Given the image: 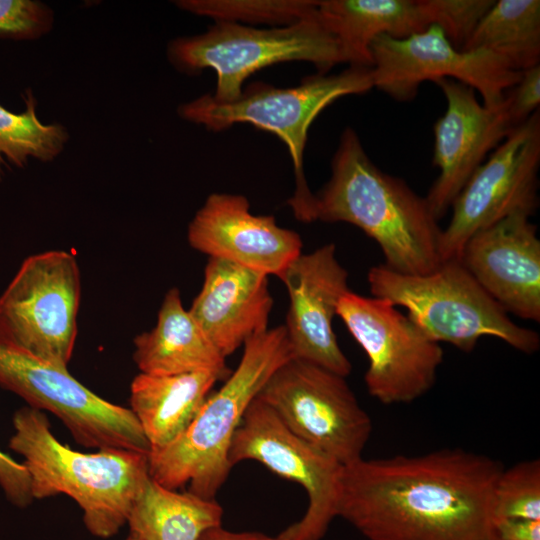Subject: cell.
<instances>
[{
	"mask_svg": "<svg viewBox=\"0 0 540 540\" xmlns=\"http://www.w3.org/2000/svg\"><path fill=\"white\" fill-rule=\"evenodd\" d=\"M503 469L461 448L361 457L342 467L337 517L368 540H498L494 491Z\"/></svg>",
	"mask_w": 540,
	"mask_h": 540,
	"instance_id": "obj_1",
	"label": "cell"
},
{
	"mask_svg": "<svg viewBox=\"0 0 540 540\" xmlns=\"http://www.w3.org/2000/svg\"><path fill=\"white\" fill-rule=\"evenodd\" d=\"M329 181L315 194L314 219L360 228L381 248L387 268L412 275L440 264L442 229L425 197L380 170L357 133L347 127L332 160Z\"/></svg>",
	"mask_w": 540,
	"mask_h": 540,
	"instance_id": "obj_2",
	"label": "cell"
},
{
	"mask_svg": "<svg viewBox=\"0 0 540 540\" xmlns=\"http://www.w3.org/2000/svg\"><path fill=\"white\" fill-rule=\"evenodd\" d=\"M12 423L9 447L23 457L33 499L67 495L81 508L93 536L116 535L149 476L148 454L126 449L74 451L54 436L46 414L29 406L18 409Z\"/></svg>",
	"mask_w": 540,
	"mask_h": 540,
	"instance_id": "obj_3",
	"label": "cell"
},
{
	"mask_svg": "<svg viewBox=\"0 0 540 540\" xmlns=\"http://www.w3.org/2000/svg\"><path fill=\"white\" fill-rule=\"evenodd\" d=\"M293 358L283 325L249 338L236 369L209 395L188 428L170 444L151 449L148 471L162 486L214 499L227 480L233 436L251 402L285 362Z\"/></svg>",
	"mask_w": 540,
	"mask_h": 540,
	"instance_id": "obj_4",
	"label": "cell"
},
{
	"mask_svg": "<svg viewBox=\"0 0 540 540\" xmlns=\"http://www.w3.org/2000/svg\"><path fill=\"white\" fill-rule=\"evenodd\" d=\"M374 297L407 309V316L432 341L471 352L484 336L501 339L514 349L532 354L540 337L518 326L479 285L460 259L441 262L423 275L402 274L378 265L367 275Z\"/></svg>",
	"mask_w": 540,
	"mask_h": 540,
	"instance_id": "obj_5",
	"label": "cell"
},
{
	"mask_svg": "<svg viewBox=\"0 0 540 540\" xmlns=\"http://www.w3.org/2000/svg\"><path fill=\"white\" fill-rule=\"evenodd\" d=\"M372 88L371 68L350 66L338 74L307 77L291 88L256 83L227 102L203 95L182 105L179 114L211 130L246 122L277 135L287 145L295 172V191L288 203L299 221L312 222L315 194L310 191L303 170L308 130L318 114L336 99Z\"/></svg>",
	"mask_w": 540,
	"mask_h": 540,
	"instance_id": "obj_6",
	"label": "cell"
},
{
	"mask_svg": "<svg viewBox=\"0 0 540 540\" xmlns=\"http://www.w3.org/2000/svg\"><path fill=\"white\" fill-rule=\"evenodd\" d=\"M168 56L187 73L204 68L215 70L217 86L213 98L221 102L237 98L252 73L275 63L307 61L317 67L319 74L345 63L337 39L317 15L270 29L216 20L203 34L172 41Z\"/></svg>",
	"mask_w": 540,
	"mask_h": 540,
	"instance_id": "obj_7",
	"label": "cell"
},
{
	"mask_svg": "<svg viewBox=\"0 0 540 540\" xmlns=\"http://www.w3.org/2000/svg\"><path fill=\"white\" fill-rule=\"evenodd\" d=\"M81 276L73 254L27 257L0 295V341L67 368L77 337Z\"/></svg>",
	"mask_w": 540,
	"mask_h": 540,
	"instance_id": "obj_8",
	"label": "cell"
},
{
	"mask_svg": "<svg viewBox=\"0 0 540 540\" xmlns=\"http://www.w3.org/2000/svg\"><path fill=\"white\" fill-rule=\"evenodd\" d=\"M258 397L291 432L341 465L362 457L372 421L345 377L293 357L271 375Z\"/></svg>",
	"mask_w": 540,
	"mask_h": 540,
	"instance_id": "obj_9",
	"label": "cell"
},
{
	"mask_svg": "<svg viewBox=\"0 0 540 540\" xmlns=\"http://www.w3.org/2000/svg\"><path fill=\"white\" fill-rule=\"evenodd\" d=\"M396 307L385 298L349 290L337 308V316L367 355L368 393L386 405L410 403L427 393L443 362L440 344Z\"/></svg>",
	"mask_w": 540,
	"mask_h": 540,
	"instance_id": "obj_10",
	"label": "cell"
},
{
	"mask_svg": "<svg viewBox=\"0 0 540 540\" xmlns=\"http://www.w3.org/2000/svg\"><path fill=\"white\" fill-rule=\"evenodd\" d=\"M0 386L28 406L55 415L87 448L148 454L150 445L130 408L111 403L76 380L67 368L0 341Z\"/></svg>",
	"mask_w": 540,
	"mask_h": 540,
	"instance_id": "obj_11",
	"label": "cell"
},
{
	"mask_svg": "<svg viewBox=\"0 0 540 540\" xmlns=\"http://www.w3.org/2000/svg\"><path fill=\"white\" fill-rule=\"evenodd\" d=\"M228 459L231 467L245 460L257 461L306 490V512L278 534L282 540H321L325 536L337 517L343 465L291 432L258 396L233 436Z\"/></svg>",
	"mask_w": 540,
	"mask_h": 540,
	"instance_id": "obj_12",
	"label": "cell"
},
{
	"mask_svg": "<svg viewBox=\"0 0 540 540\" xmlns=\"http://www.w3.org/2000/svg\"><path fill=\"white\" fill-rule=\"evenodd\" d=\"M540 109L516 126L476 169L454 200L439 243L441 262L459 259L468 239L500 219L539 205Z\"/></svg>",
	"mask_w": 540,
	"mask_h": 540,
	"instance_id": "obj_13",
	"label": "cell"
},
{
	"mask_svg": "<svg viewBox=\"0 0 540 540\" xmlns=\"http://www.w3.org/2000/svg\"><path fill=\"white\" fill-rule=\"evenodd\" d=\"M370 52L373 87L401 102L414 99L425 81L450 78L479 92L486 107H495L521 77L488 50L456 49L435 25L406 38L380 35Z\"/></svg>",
	"mask_w": 540,
	"mask_h": 540,
	"instance_id": "obj_14",
	"label": "cell"
},
{
	"mask_svg": "<svg viewBox=\"0 0 540 540\" xmlns=\"http://www.w3.org/2000/svg\"><path fill=\"white\" fill-rule=\"evenodd\" d=\"M446 98L445 113L435 122L433 165L439 175L426 195L439 220L486 157L516 127L507 100L495 107L479 102L471 87L450 78L434 82Z\"/></svg>",
	"mask_w": 540,
	"mask_h": 540,
	"instance_id": "obj_15",
	"label": "cell"
},
{
	"mask_svg": "<svg viewBox=\"0 0 540 540\" xmlns=\"http://www.w3.org/2000/svg\"><path fill=\"white\" fill-rule=\"evenodd\" d=\"M279 279L289 296L283 326L293 357L346 378L352 365L332 328L339 301L349 291L348 273L338 262L336 246L330 243L311 253H301Z\"/></svg>",
	"mask_w": 540,
	"mask_h": 540,
	"instance_id": "obj_16",
	"label": "cell"
},
{
	"mask_svg": "<svg viewBox=\"0 0 540 540\" xmlns=\"http://www.w3.org/2000/svg\"><path fill=\"white\" fill-rule=\"evenodd\" d=\"M190 246L266 276L281 277L302 253L300 235L269 215H254L242 195L211 194L188 226Z\"/></svg>",
	"mask_w": 540,
	"mask_h": 540,
	"instance_id": "obj_17",
	"label": "cell"
},
{
	"mask_svg": "<svg viewBox=\"0 0 540 540\" xmlns=\"http://www.w3.org/2000/svg\"><path fill=\"white\" fill-rule=\"evenodd\" d=\"M530 215L517 211L473 234L460 261L509 314L540 321V240Z\"/></svg>",
	"mask_w": 540,
	"mask_h": 540,
	"instance_id": "obj_18",
	"label": "cell"
},
{
	"mask_svg": "<svg viewBox=\"0 0 540 540\" xmlns=\"http://www.w3.org/2000/svg\"><path fill=\"white\" fill-rule=\"evenodd\" d=\"M272 307L268 276L209 258L201 290L188 310L226 358L249 338L268 329Z\"/></svg>",
	"mask_w": 540,
	"mask_h": 540,
	"instance_id": "obj_19",
	"label": "cell"
},
{
	"mask_svg": "<svg viewBox=\"0 0 540 540\" xmlns=\"http://www.w3.org/2000/svg\"><path fill=\"white\" fill-rule=\"evenodd\" d=\"M133 343V360L141 373L175 375L210 371L222 380L231 373L226 358L185 309L177 288L165 294L156 325L137 335Z\"/></svg>",
	"mask_w": 540,
	"mask_h": 540,
	"instance_id": "obj_20",
	"label": "cell"
},
{
	"mask_svg": "<svg viewBox=\"0 0 540 540\" xmlns=\"http://www.w3.org/2000/svg\"><path fill=\"white\" fill-rule=\"evenodd\" d=\"M316 10L350 66L372 67L370 45L380 35L406 38L429 27L420 0H323Z\"/></svg>",
	"mask_w": 540,
	"mask_h": 540,
	"instance_id": "obj_21",
	"label": "cell"
},
{
	"mask_svg": "<svg viewBox=\"0 0 540 540\" xmlns=\"http://www.w3.org/2000/svg\"><path fill=\"white\" fill-rule=\"evenodd\" d=\"M216 373L196 371L175 375L139 373L130 385V409L150 450L177 439L191 424L215 383Z\"/></svg>",
	"mask_w": 540,
	"mask_h": 540,
	"instance_id": "obj_22",
	"label": "cell"
},
{
	"mask_svg": "<svg viewBox=\"0 0 540 540\" xmlns=\"http://www.w3.org/2000/svg\"><path fill=\"white\" fill-rule=\"evenodd\" d=\"M223 508L214 499L169 489L150 475L130 508L129 534L140 540H199L202 534L222 525Z\"/></svg>",
	"mask_w": 540,
	"mask_h": 540,
	"instance_id": "obj_23",
	"label": "cell"
},
{
	"mask_svg": "<svg viewBox=\"0 0 540 540\" xmlns=\"http://www.w3.org/2000/svg\"><path fill=\"white\" fill-rule=\"evenodd\" d=\"M475 49L498 55L515 71L539 65L540 1H494L462 48Z\"/></svg>",
	"mask_w": 540,
	"mask_h": 540,
	"instance_id": "obj_24",
	"label": "cell"
},
{
	"mask_svg": "<svg viewBox=\"0 0 540 540\" xmlns=\"http://www.w3.org/2000/svg\"><path fill=\"white\" fill-rule=\"evenodd\" d=\"M24 102L25 110L21 113H13L0 105V181L7 162L21 168L29 158L52 161L69 139L63 125L44 124L39 120L37 101L30 90L25 92Z\"/></svg>",
	"mask_w": 540,
	"mask_h": 540,
	"instance_id": "obj_25",
	"label": "cell"
},
{
	"mask_svg": "<svg viewBox=\"0 0 540 540\" xmlns=\"http://www.w3.org/2000/svg\"><path fill=\"white\" fill-rule=\"evenodd\" d=\"M189 12L216 20L293 24L316 17V1L310 0H183L176 2Z\"/></svg>",
	"mask_w": 540,
	"mask_h": 540,
	"instance_id": "obj_26",
	"label": "cell"
},
{
	"mask_svg": "<svg viewBox=\"0 0 540 540\" xmlns=\"http://www.w3.org/2000/svg\"><path fill=\"white\" fill-rule=\"evenodd\" d=\"M495 519L540 520V461L503 469L494 491Z\"/></svg>",
	"mask_w": 540,
	"mask_h": 540,
	"instance_id": "obj_27",
	"label": "cell"
},
{
	"mask_svg": "<svg viewBox=\"0 0 540 540\" xmlns=\"http://www.w3.org/2000/svg\"><path fill=\"white\" fill-rule=\"evenodd\" d=\"M495 0H420L429 26L439 27L462 50Z\"/></svg>",
	"mask_w": 540,
	"mask_h": 540,
	"instance_id": "obj_28",
	"label": "cell"
},
{
	"mask_svg": "<svg viewBox=\"0 0 540 540\" xmlns=\"http://www.w3.org/2000/svg\"><path fill=\"white\" fill-rule=\"evenodd\" d=\"M52 10L33 0H0V38L33 40L53 26Z\"/></svg>",
	"mask_w": 540,
	"mask_h": 540,
	"instance_id": "obj_29",
	"label": "cell"
},
{
	"mask_svg": "<svg viewBox=\"0 0 540 540\" xmlns=\"http://www.w3.org/2000/svg\"><path fill=\"white\" fill-rule=\"evenodd\" d=\"M509 116L515 126L539 110L540 64L521 71L519 81L505 93Z\"/></svg>",
	"mask_w": 540,
	"mask_h": 540,
	"instance_id": "obj_30",
	"label": "cell"
},
{
	"mask_svg": "<svg viewBox=\"0 0 540 540\" xmlns=\"http://www.w3.org/2000/svg\"><path fill=\"white\" fill-rule=\"evenodd\" d=\"M0 487L6 498L17 507L32 501L30 476L22 463L0 451Z\"/></svg>",
	"mask_w": 540,
	"mask_h": 540,
	"instance_id": "obj_31",
	"label": "cell"
},
{
	"mask_svg": "<svg viewBox=\"0 0 540 540\" xmlns=\"http://www.w3.org/2000/svg\"><path fill=\"white\" fill-rule=\"evenodd\" d=\"M496 534L498 540H540V520L500 519Z\"/></svg>",
	"mask_w": 540,
	"mask_h": 540,
	"instance_id": "obj_32",
	"label": "cell"
},
{
	"mask_svg": "<svg viewBox=\"0 0 540 540\" xmlns=\"http://www.w3.org/2000/svg\"><path fill=\"white\" fill-rule=\"evenodd\" d=\"M199 540H282L278 535L269 536L261 532H234L222 525L205 531Z\"/></svg>",
	"mask_w": 540,
	"mask_h": 540,
	"instance_id": "obj_33",
	"label": "cell"
},
{
	"mask_svg": "<svg viewBox=\"0 0 540 540\" xmlns=\"http://www.w3.org/2000/svg\"><path fill=\"white\" fill-rule=\"evenodd\" d=\"M125 540H140V539H138L137 537L129 534L128 537Z\"/></svg>",
	"mask_w": 540,
	"mask_h": 540,
	"instance_id": "obj_34",
	"label": "cell"
}]
</instances>
